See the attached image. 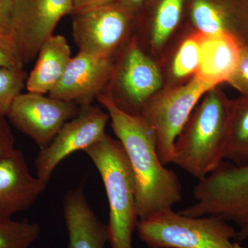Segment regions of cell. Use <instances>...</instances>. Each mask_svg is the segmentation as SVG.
I'll return each mask as SVG.
<instances>
[{
	"mask_svg": "<svg viewBox=\"0 0 248 248\" xmlns=\"http://www.w3.org/2000/svg\"><path fill=\"white\" fill-rule=\"evenodd\" d=\"M96 99L108 113L112 130L133 169L139 220L173 209L183 200L182 185L177 174L160 160L154 130L141 115L119 108L107 90Z\"/></svg>",
	"mask_w": 248,
	"mask_h": 248,
	"instance_id": "6da1fadb",
	"label": "cell"
},
{
	"mask_svg": "<svg viewBox=\"0 0 248 248\" xmlns=\"http://www.w3.org/2000/svg\"><path fill=\"white\" fill-rule=\"evenodd\" d=\"M232 99L219 86L204 94L174 144L173 164L202 180L224 161Z\"/></svg>",
	"mask_w": 248,
	"mask_h": 248,
	"instance_id": "7a4b0ae2",
	"label": "cell"
},
{
	"mask_svg": "<svg viewBox=\"0 0 248 248\" xmlns=\"http://www.w3.org/2000/svg\"><path fill=\"white\" fill-rule=\"evenodd\" d=\"M100 174L109 204L108 223L111 248H134L139 221L133 169L122 143L107 133L84 151Z\"/></svg>",
	"mask_w": 248,
	"mask_h": 248,
	"instance_id": "3957f363",
	"label": "cell"
},
{
	"mask_svg": "<svg viewBox=\"0 0 248 248\" xmlns=\"http://www.w3.org/2000/svg\"><path fill=\"white\" fill-rule=\"evenodd\" d=\"M139 237L151 248H234L236 229L214 216L189 217L173 209L139 220Z\"/></svg>",
	"mask_w": 248,
	"mask_h": 248,
	"instance_id": "277c9868",
	"label": "cell"
},
{
	"mask_svg": "<svg viewBox=\"0 0 248 248\" xmlns=\"http://www.w3.org/2000/svg\"><path fill=\"white\" fill-rule=\"evenodd\" d=\"M195 203L189 210L195 217L214 216L236 226L235 240L248 239V164L222 161L199 181L194 188Z\"/></svg>",
	"mask_w": 248,
	"mask_h": 248,
	"instance_id": "5b68a950",
	"label": "cell"
},
{
	"mask_svg": "<svg viewBox=\"0 0 248 248\" xmlns=\"http://www.w3.org/2000/svg\"><path fill=\"white\" fill-rule=\"evenodd\" d=\"M213 89L197 77L183 84L164 86L143 107L140 115L154 130L160 160L172 163L174 144L202 98Z\"/></svg>",
	"mask_w": 248,
	"mask_h": 248,
	"instance_id": "8992f818",
	"label": "cell"
},
{
	"mask_svg": "<svg viewBox=\"0 0 248 248\" xmlns=\"http://www.w3.org/2000/svg\"><path fill=\"white\" fill-rule=\"evenodd\" d=\"M164 85L159 65L134 35L114 62L112 78L107 89L112 101L126 113L140 115L145 104Z\"/></svg>",
	"mask_w": 248,
	"mask_h": 248,
	"instance_id": "52a82bcc",
	"label": "cell"
},
{
	"mask_svg": "<svg viewBox=\"0 0 248 248\" xmlns=\"http://www.w3.org/2000/svg\"><path fill=\"white\" fill-rule=\"evenodd\" d=\"M73 35L79 52L115 60L133 37L137 19L117 1L71 15Z\"/></svg>",
	"mask_w": 248,
	"mask_h": 248,
	"instance_id": "ba28073f",
	"label": "cell"
},
{
	"mask_svg": "<svg viewBox=\"0 0 248 248\" xmlns=\"http://www.w3.org/2000/svg\"><path fill=\"white\" fill-rule=\"evenodd\" d=\"M73 10V0H13V37L23 65L37 58L62 17Z\"/></svg>",
	"mask_w": 248,
	"mask_h": 248,
	"instance_id": "9c48e42d",
	"label": "cell"
},
{
	"mask_svg": "<svg viewBox=\"0 0 248 248\" xmlns=\"http://www.w3.org/2000/svg\"><path fill=\"white\" fill-rule=\"evenodd\" d=\"M108 113L101 108H81L78 115L67 122L53 141L41 149L35 159L37 177L48 184L58 165L65 158L86 148L104 136L108 121Z\"/></svg>",
	"mask_w": 248,
	"mask_h": 248,
	"instance_id": "30bf717a",
	"label": "cell"
},
{
	"mask_svg": "<svg viewBox=\"0 0 248 248\" xmlns=\"http://www.w3.org/2000/svg\"><path fill=\"white\" fill-rule=\"evenodd\" d=\"M80 109L74 103L28 92L16 97L6 117L41 150L53 141L62 127L76 117Z\"/></svg>",
	"mask_w": 248,
	"mask_h": 248,
	"instance_id": "8fae6325",
	"label": "cell"
},
{
	"mask_svg": "<svg viewBox=\"0 0 248 248\" xmlns=\"http://www.w3.org/2000/svg\"><path fill=\"white\" fill-rule=\"evenodd\" d=\"M114 62L79 52L72 58L61 79L50 93V97L89 107L110 84Z\"/></svg>",
	"mask_w": 248,
	"mask_h": 248,
	"instance_id": "7c38bea8",
	"label": "cell"
},
{
	"mask_svg": "<svg viewBox=\"0 0 248 248\" xmlns=\"http://www.w3.org/2000/svg\"><path fill=\"white\" fill-rule=\"evenodd\" d=\"M191 31L204 35L226 34L248 43V0H186Z\"/></svg>",
	"mask_w": 248,
	"mask_h": 248,
	"instance_id": "4fadbf2b",
	"label": "cell"
},
{
	"mask_svg": "<svg viewBox=\"0 0 248 248\" xmlns=\"http://www.w3.org/2000/svg\"><path fill=\"white\" fill-rule=\"evenodd\" d=\"M46 185L32 175L22 152L15 150L0 161V218H11L30 208Z\"/></svg>",
	"mask_w": 248,
	"mask_h": 248,
	"instance_id": "5bb4252c",
	"label": "cell"
},
{
	"mask_svg": "<svg viewBox=\"0 0 248 248\" xmlns=\"http://www.w3.org/2000/svg\"><path fill=\"white\" fill-rule=\"evenodd\" d=\"M63 206L69 237L68 248H105L108 242L107 225L90 207L82 186L67 192Z\"/></svg>",
	"mask_w": 248,
	"mask_h": 248,
	"instance_id": "9a60e30c",
	"label": "cell"
},
{
	"mask_svg": "<svg viewBox=\"0 0 248 248\" xmlns=\"http://www.w3.org/2000/svg\"><path fill=\"white\" fill-rule=\"evenodd\" d=\"M203 35L200 66L195 76L214 89L228 82L244 46L226 34Z\"/></svg>",
	"mask_w": 248,
	"mask_h": 248,
	"instance_id": "2e32d148",
	"label": "cell"
},
{
	"mask_svg": "<svg viewBox=\"0 0 248 248\" xmlns=\"http://www.w3.org/2000/svg\"><path fill=\"white\" fill-rule=\"evenodd\" d=\"M186 0H152L137 20L146 31L151 57L164 52L186 14Z\"/></svg>",
	"mask_w": 248,
	"mask_h": 248,
	"instance_id": "e0dca14e",
	"label": "cell"
},
{
	"mask_svg": "<svg viewBox=\"0 0 248 248\" xmlns=\"http://www.w3.org/2000/svg\"><path fill=\"white\" fill-rule=\"evenodd\" d=\"M33 69L26 80L28 92L45 94L56 86L63 76L71 51L66 39L53 35L42 46Z\"/></svg>",
	"mask_w": 248,
	"mask_h": 248,
	"instance_id": "ac0fdd59",
	"label": "cell"
},
{
	"mask_svg": "<svg viewBox=\"0 0 248 248\" xmlns=\"http://www.w3.org/2000/svg\"><path fill=\"white\" fill-rule=\"evenodd\" d=\"M203 37L201 32L190 31L183 37L171 59L164 86L183 84L195 76L200 66Z\"/></svg>",
	"mask_w": 248,
	"mask_h": 248,
	"instance_id": "d6986e66",
	"label": "cell"
},
{
	"mask_svg": "<svg viewBox=\"0 0 248 248\" xmlns=\"http://www.w3.org/2000/svg\"><path fill=\"white\" fill-rule=\"evenodd\" d=\"M225 159L236 166L248 164V96L232 99Z\"/></svg>",
	"mask_w": 248,
	"mask_h": 248,
	"instance_id": "ffe728a7",
	"label": "cell"
},
{
	"mask_svg": "<svg viewBox=\"0 0 248 248\" xmlns=\"http://www.w3.org/2000/svg\"><path fill=\"white\" fill-rule=\"evenodd\" d=\"M40 233L39 225L29 220L0 218V248H30Z\"/></svg>",
	"mask_w": 248,
	"mask_h": 248,
	"instance_id": "44dd1931",
	"label": "cell"
},
{
	"mask_svg": "<svg viewBox=\"0 0 248 248\" xmlns=\"http://www.w3.org/2000/svg\"><path fill=\"white\" fill-rule=\"evenodd\" d=\"M26 74L21 69L0 67V116L6 117L10 108L25 84Z\"/></svg>",
	"mask_w": 248,
	"mask_h": 248,
	"instance_id": "7402d4cb",
	"label": "cell"
},
{
	"mask_svg": "<svg viewBox=\"0 0 248 248\" xmlns=\"http://www.w3.org/2000/svg\"><path fill=\"white\" fill-rule=\"evenodd\" d=\"M0 41L17 54L13 37V0H0Z\"/></svg>",
	"mask_w": 248,
	"mask_h": 248,
	"instance_id": "603a6c76",
	"label": "cell"
},
{
	"mask_svg": "<svg viewBox=\"0 0 248 248\" xmlns=\"http://www.w3.org/2000/svg\"><path fill=\"white\" fill-rule=\"evenodd\" d=\"M227 83L239 91L242 95L248 96V46L247 45L242 47L239 62Z\"/></svg>",
	"mask_w": 248,
	"mask_h": 248,
	"instance_id": "cb8c5ba5",
	"label": "cell"
},
{
	"mask_svg": "<svg viewBox=\"0 0 248 248\" xmlns=\"http://www.w3.org/2000/svg\"><path fill=\"white\" fill-rule=\"evenodd\" d=\"M15 140L5 116H0V161L16 150Z\"/></svg>",
	"mask_w": 248,
	"mask_h": 248,
	"instance_id": "d4e9b609",
	"label": "cell"
},
{
	"mask_svg": "<svg viewBox=\"0 0 248 248\" xmlns=\"http://www.w3.org/2000/svg\"><path fill=\"white\" fill-rule=\"evenodd\" d=\"M23 66L24 65L18 58L17 54L0 44V67L21 69Z\"/></svg>",
	"mask_w": 248,
	"mask_h": 248,
	"instance_id": "484cf974",
	"label": "cell"
},
{
	"mask_svg": "<svg viewBox=\"0 0 248 248\" xmlns=\"http://www.w3.org/2000/svg\"><path fill=\"white\" fill-rule=\"evenodd\" d=\"M151 1L152 0H117V2L129 14L136 18L137 20L139 17L143 14V11Z\"/></svg>",
	"mask_w": 248,
	"mask_h": 248,
	"instance_id": "4316f807",
	"label": "cell"
},
{
	"mask_svg": "<svg viewBox=\"0 0 248 248\" xmlns=\"http://www.w3.org/2000/svg\"><path fill=\"white\" fill-rule=\"evenodd\" d=\"M116 1L117 0H73V10L72 14L81 11V10L88 9V8Z\"/></svg>",
	"mask_w": 248,
	"mask_h": 248,
	"instance_id": "83f0119b",
	"label": "cell"
},
{
	"mask_svg": "<svg viewBox=\"0 0 248 248\" xmlns=\"http://www.w3.org/2000/svg\"><path fill=\"white\" fill-rule=\"evenodd\" d=\"M234 248H248L244 247V246H241V244L238 242L234 243Z\"/></svg>",
	"mask_w": 248,
	"mask_h": 248,
	"instance_id": "f1b7e54d",
	"label": "cell"
},
{
	"mask_svg": "<svg viewBox=\"0 0 248 248\" xmlns=\"http://www.w3.org/2000/svg\"><path fill=\"white\" fill-rule=\"evenodd\" d=\"M0 44H1V45L4 46L6 47V48H7L8 49H9V50H11V51L14 52V50H11V49H10V48H9V47L6 46V45H4V44H3V43H2V42H1V41H0ZM14 53H16V52H14Z\"/></svg>",
	"mask_w": 248,
	"mask_h": 248,
	"instance_id": "f546056e",
	"label": "cell"
},
{
	"mask_svg": "<svg viewBox=\"0 0 248 248\" xmlns=\"http://www.w3.org/2000/svg\"><path fill=\"white\" fill-rule=\"evenodd\" d=\"M247 45V46H248V44H247V45Z\"/></svg>",
	"mask_w": 248,
	"mask_h": 248,
	"instance_id": "4dcf8cb0",
	"label": "cell"
}]
</instances>
